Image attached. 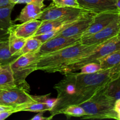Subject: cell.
Here are the masks:
<instances>
[{"label":"cell","instance_id":"1","mask_svg":"<svg viewBox=\"0 0 120 120\" xmlns=\"http://www.w3.org/2000/svg\"><path fill=\"white\" fill-rule=\"evenodd\" d=\"M99 45H84L80 43L54 52L41 55L37 63L36 70L47 73H63L71 63L88 56Z\"/></svg>","mask_w":120,"mask_h":120},{"label":"cell","instance_id":"2","mask_svg":"<svg viewBox=\"0 0 120 120\" xmlns=\"http://www.w3.org/2000/svg\"><path fill=\"white\" fill-rule=\"evenodd\" d=\"M103 89L89 100L80 104L85 112L82 119L118 120V114L114 110L115 101L105 94Z\"/></svg>","mask_w":120,"mask_h":120},{"label":"cell","instance_id":"3","mask_svg":"<svg viewBox=\"0 0 120 120\" xmlns=\"http://www.w3.org/2000/svg\"><path fill=\"white\" fill-rule=\"evenodd\" d=\"M41 56L38 52L21 55L9 64L16 85L29 89L25 79L32 72L36 70L37 63Z\"/></svg>","mask_w":120,"mask_h":120},{"label":"cell","instance_id":"4","mask_svg":"<svg viewBox=\"0 0 120 120\" xmlns=\"http://www.w3.org/2000/svg\"><path fill=\"white\" fill-rule=\"evenodd\" d=\"M120 50V35H117L104 43H101L89 55L71 63L67 67L63 73L80 70L84 64L92 61L98 60L106 55Z\"/></svg>","mask_w":120,"mask_h":120},{"label":"cell","instance_id":"5","mask_svg":"<svg viewBox=\"0 0 120 120\" xmlns=\"http://www.w3.org/2000/svg\"><path fill=\"white\" fill-rule=\"evenodd\" d=\"M0 104L16 108L25 104L32 103L37 100V96L29 94V89L21 86H14L1 89Z\"/></svg>","mask_w":120,"mask_h":120},{"label":"cell","instance_id":"6","mask_svg":"<svg viewBox=\"0 0 120 120\" xmlns=\"http://www.w3.org/2000/svg\"><path fill=\"white\" fill-rule=\"evenodd\" d=\"M96 14L97 13L91 11L86 12L76 21L65 28L58 36L81 38L91 24Z\"/></svg>","mask_w":120,"mask_h":120},{"label":"cell","instance_id":"7","mask_svg":"<svg viewBox=\"0 0 120 120\" xmlns=\"http://www.w3.org/2000/svg\"><path fill=\"white\" fill-rule=\"evenodd\" d=\"M120 29V16L102 30L88 36L81 37V43L84 45L101 44L119 34Z\"/></svg>","mask_w":120,"mask_h":120},{"label":"cell","instance_id":"8","mask_svg":"<svg viewBox=\"0 0 120 120\" xmlns=\"http://www.w3.org/2000/svg\"><path fill=\"white\" fill-rule=\"evenodd\" d=\"M81 37H66L58 36L42 43L38 50L41 55L52 53L71 46L81 43Z\"/></svg>","mask_w":120,"mask_h":120},{"label":"cell","instance_id":"9","mask_svg":"<svg viewBox=\"0 0 120 120\" xmlns=\"http://www.w3.org/2000/svg\"><path fill=\"white\" fill-rule=\"evenodd\" d=\"M51 94L45 96H37V100L32 103L25 104L15 108V112L29 111L34 112H44L51 111L55 107L57 98H50L49 96Z\"/></svg>","mask_w":120,"mask_h":120},{"label":"cell","instance_id":"10","mask_svg":"<svg viewBox=\"0 0 120 120\" xmlns=\"http://www.w3.org/2000/svg\"><path fill=\"white\" fill-rule=\"evenodd\" d=\"M120 14L117 11L97 13L94 16L91 24L84 33L82 37L90 36L102 30L114 20L117 19L120 16Z\"/></svg>","mask_w":120,"mask_h":120},{"label":"cell","instance_id":"11","mask_svg":"<svg viewBox=\"0 0 120 120\" xmlns=\"http://www.w3.org/2000/svg\"><path fill=\"white\" fill-rule=\"evenodd\" d=\"M84 9H86L57 5L52 2L48 7L44 8V9L42 10L39 19L42 21L56 19L72 15L73 14L80 12Z\"/></svg>","mask_w":120,"mask_h":120},{"label":"cell","instance_id":"12","mask_svg":"<svg viewBox=\"0 0 120 120\" xmlns=\"http://www.w3.org/2000/svg\"><path fill=\"white\" fill-rule=\"evenodd\" d=\"M44 1L36 0L31 3L26 4L14 21H19L22 23L31 20L39 19L42 10L44 9Z\"/></svg>","mask_w":120,"mask_h":120},{"label":"cell","instance_id":"13","mask_svg":"<svg viewBox=\"0 0 120 120\" xmlns=\"http://www.w3.org/2000/svg\"><path fill=\"white\" fill-rule=\"evenodd\" d=\"M82 8L96 13L117 11L116 0H77Z\"/></svg>","mask_w":120,"mask_h":120},{"label":"cell","instance_id":"14","mask_svg":"<svg viewBox=\"0 0 120 120\" xmlns=\"http://www.w3.org/2000/svg\"><path fill=\"white\" fill-rule=\"evenodd\" d=\"M42 22V21L40 19L31 20L22 22L21 24H14L9 29H11L16 36L27 39L34 36Z\"/></svg>","mask_w":120,"mask_h":120},{"label":"cell","instance_id":"15","mask_svg":"<svg viewBox=\"0 0 120 120\" xmlns=\"http://www.w3.org/2000/svg\"><path fill=\"white\" fill-rule=\"evenodd\" d=\"M16 85L14 75L9 64L2 66V69L0 70V88L4 89Z\"/></svg>","mask_w":120,"mask_h":120},{"label":"cell","instance_id":"16","mask_svg":"<svg viewBox=\"0 0 120 120\" xmlns=\"http://www.w3.org/2000/svg\"><path fill=\"white\" fill-rule=\"evenodd\" d=\"M8 30L9 32L8 42L11 53L13 56H20L21 50L27 39L16 36L11 29H8Z\"/></svg>","mask_w":120,"mask_h":120},{"label":"cell","instance_id":"17","mask_svg":"<svg viewBox=\"0 0 120 120\" xmlns=\"http://www.w3.org/2000/svg\"><path fill=\"white\" fill-rule=\"evenodd\" d=\"M101 66V70L111 69L120 64V50L106 55L98 60Z\"/></svg>","mask_w":120,"mask_h":120},{"label":"cell","instance_id":"18","mask_svg":"<svg viewBox=\"0 0 120 120\" xmlns=\"http://www.w3.org/2000/svg\"><path fill=\"white\" fill-rule=\"evenodd\" d=\"M18 56L12 55L9 50L8 41H0V64L1 65L10 64Z\"/></svg>","mask_w":120,"mask_h":120},{"label":"cell","instance_id":"19","mask_svg":"<svg viewBox=\"0 0 120 120\" xmlns=\"http://www.w3.org/2000/svg\"><path fill=\"white\" fill-rule=\"evenodd\" d=\"M104 93L114 101L120 98V76L111 81L103 89Z\"/></svg>","mask_w":120,"mask_h":120},{"label":"cell","instance_id":"20","mask_svg":"<svg viewBox=\"0 0 120 120\" xmlns=\"http://www.w3.org/2000/svg\"><path fill=\"white\" fill-rule=\"evenodd\" d=\"M42 45V42L35 36L29 38L26 40L25 45L21 50V55L38 52Z\"/></svg>","mask_w":120,"mask_h":120},{"label":"cell","instance_id":"21","mask_svg":"<svg viewBox=\"0 0 120 120\" xmlns=\"http://www.w3.org/2000/svg\"><path fill=\"white\" fill-rule=\"evenodd\" d=\"M14 6L0 8V28L9 29L14 24L11 20V15Z\"/></svg>","mask_w":120,"mask_h":120},{"label":"cell","instance_id":"22","mask_svg":"<svg viewBox=\"0 0 120 120\" xmlns=\"http://www.w3.org/2000/svg\"><path fill=\"white\" fill-rule=\"evenodd\" d=\"M62 114H65L67 118L71 117H83L85 116V112L83 108L80 105H71L66 107Z\"/></svg>","mask_w":120,"mask_h":120},{"label":"cell","instance_id":"23","mask_svg":"<svg viewBox=\"0 0 120 120\" xmlns=\"http://www.w3.org/2000/svg\"><path fill=\"white\" fill-rule=\"evenodd\" d=\"M80 73H81L91 74L98 72V71H100L101 69L100 63L98 61L96 60L89 62L87 64H84L83 66L80 68Z\"/></svg>","mask_w":120,"mask_h":120},{"label":"cell","instance_id":"24","mask_svg":"<svg viewBox=\"0 0 120 120\" xmlns=\"http://www.w3.org/2000/svg\"><path fill=\"white\" fill-rule=\"evenodd\" d=\"M52 3L57 5L63 6V7L83 8L80 6L77 0H52Z\"/></svg>","mask_w":120,"mask_h":120},{"label":"cell","instance_id":"25","mask_svg":"<svg viewBox=\"0 0 120 120\" xmlns=\"http://www.w3.org/2000/svg\"><path fill=\"white\" fill-rule=\"evenodd\" d=\"M9 32L8 29L0 28V41H8Z\"/></svg>","mask_w":120,"mask_h":120},{"label":"cell","instance_id":"26","mask_svg":"<svg viewBox=\"0 0 120 120\" xmlns=\"http://www.w3.org/2000/svg\"><path fill=\"white\" fill-rule=\"evenodd\" d=\"M15 113L14 110H8V111H4L0 112V120H4L8 118V117L12 115V114Z\"/></svg>","mask_w":120,"mask_h":120},{"label":"cell","instance_id":"27","mask_svg":"<svg viewBox=\"0 0 120 120\" xmlns=\"http://www.w3.org/2000/svg\"><path fill=\"white\" fill-rule=\"evenodd\" d=\"M12 5L15 6V5L12 3L11 0H0V8L7 7Z\"/></svg>","mask_w":120,"mask_h":120},{"label":"cell","instance_id":"28","mask_svg":"<svg viewBox=\"0 0 120 120\" xmlns=\"http://www.w3.org/2000/svg\"><path fill=\"white\" fill-rule=\"evenodd\" d=\"M11 2L14 4V5L19 4H29L31 2H34V1H36V0H11Z\"/></svg>","mask_w":120,"mask_h":120},{"label":"cell","instance_id":"29","mask_svg":"<svg viewBox=\"0 0 120 120\" xmlns=\"http://www.w3.org/2000/svg\"><path fill=\"white\" fill-rule=\"evenodd\" d=\"M31 120H50L49 117H44L42 116V114L40 112V114H38L36 116L31 119Z\"/></svg>","mask_w":120,"mask_h":120},{"label":"cell","instance_id":"30","mask_svg":"<svg viewBox=\"0 0 120 120\" xmlns=\"http://www.w3.org/2000/svg\"><path fill=\"white\" fill-rule=\"evenodd\" d=\"M114 110L118 114H120V98L115 100L114 103Z\"/></svg>","mask_w":120,"mask_h":120},{"label":"cell","instance_id":"31","mask_svg":"<svg viewBox=\"0 0 120 120\" xmlns=\"http://www.w3.org/2000/svg\"><path fill=\"white\" fill-rule=\"evenodd\" d=\"M8 110H14L15 112V109L14 107H12L11 106H8V105L0 104V112L4 111H8Z\"/></svg>","mask_w":120,"mask_h":120},{"label":"cell","instance_id":"32","mask_svg":"<svg viewBox=\"0 0 120 120\" xmlns=\"http://www.w3.org/2000/svg\"><path fill=\"white\" fill-rule=\"evenodd\" d=\"M116 7L118 11L120 13V0H116Z\"/></svg>","mask_w":120,"mask_h":120},{"label":"cell","instance_id":"33","mask_svg":"<svg viewBox=\"0 0 120 120\" xmlns=\"http://www.w3.org/2000/svg\"><path fill=\"white\" fill-rule=\"evenodd\" d=\"M1 93H2V90H1V88H0V97H1Z\"/></svg>","mask_w":120,"mask_h":120},{"label":"cell","instance_id":"34","mask_svg":"<svg viewBox=\"0 0 120 120\" xmlns=\"http://www.w3.org/2000/svg\"><path fill=\"white\" fill-rule=\"evenodd\" d=\"M2 66L1 65V64H0V70H1V69H2Z\"/></svg>","mask_w":120,"mask_h":120},{"label":"cell","instance_id":"35","mask_svg":"<svg viewBox=\"0 0 120 120\" xmlns=\"http://www.w3.org/2000/svg\"><path fill=\"white\" fill-rule=\"evenodd\" d=\"M118 35H120V32H119V34Z\"/></svg>","mask_w":120,"mask_h":120},{"label":"cell","instance_id":"36","mask_svg":"<svg viewBox=\"0 0 120 120\" xmlns=\"http://www.w3.org/2000/svg\"></svg>","mask_w":120,"mask_h":120}]
</instances>
